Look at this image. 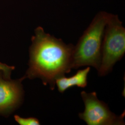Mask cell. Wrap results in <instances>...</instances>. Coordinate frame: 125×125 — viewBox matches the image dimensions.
Returning <instances> with one entry per match:
<instances>
[{"label":"cell","instance_id":"obj_8","mask_svg":"<svg viewBox=\"0 0 125 125\" xmlns=\"http://www.w3.org/2000/svg\"><path fill=\"white\" fill-rule=\"evenodd\" d=\"M14 68L15 67L14 66H10L5 63L0 62V71L3 72V76L6 79H11V73Z\"/></svg>","mask_w":125,"mask_h":125},{"label":"cell","instance_id":"obj_1","mask_svg":"<svg viewBox=\"0 0 125 125\" xmlns=\"http://www.w3.org/2000/svg\"><path fill=\"white\" fill-rule=\"evenodd\" d=\"M34 33L29 48V68L24 76L30 79L40 78L53 90L56 81L72 69L74 45L46 33L42 27H37Z\"/></svg>","mask_w":125,"mask_h":125},{"label":"cell","instance_id":"obj_2","mask_svg":"<svg viewBox=\"0 0 125 125\" xmlns=\"http://www.w3.org/2000/svg\"><path fill=\"white\" fill-rule=\"evenodd\" d=\"M108 13L99 12L84 31L73 52L72 69L82 66H92L97 71L102 58L103 37Z\"/></svg>","mask_w":125,"mask_h":125},{"label":"cell","instance_id":"obj_6","mask_svg":"<svg viewBox=\"0 0 125 125\" xmlns=\"http://www.w3.org/2000/svg\"><path fill=\"white\" fill-rule=\"evenodd\" d=\"M90 68L88 66L84 69L78 71L76 74L70 77L65 76H62L56 81L58 91L63 93L66 90L73 87L85 88L88 84V76Z\"/></svg>","mask_w":125,"mask_h":125},{"label":"cell","instance_id":"obj_3","mask_svg":"<svg viewBox=\"0 0 125 125\" xmlns=\"http://www.w3.org/2000/svg\"><path fill=\"white\" fill-rule=\"evenodd\" d=\"M125 53V28L117 15L108 13L102 45V58L99 69L100 76L111 72L116 62Z\"/></svg>","mask_w":125,"mask_h":125},{"label":"cell","instance_id":"obj_4","mask_svg":"<svg viewBox=\"0 0 125 125\" xmlns=\"http://www.w3.org/2000/svg\"><path fill=\"white\" fill-rule=\"evenodd\" d=\"M85 109L78 114L79 117L88 125H125V111L118 115L111 112L108 105L97 98L96 93H81Z\"/></svg>","mask_w":125,"mask_h":125},{"label":"cell","instance_id":"obj_7","mask_svg":"<svg viewBox=\"0 0 125 125\" xmlns=\"http://www.w3.org/2000/svg\"><path fill=\"white\" fill-rule=\"evenodd\" d=\"M15 121L20 125H40V122L39 120L35 118H22L17 115L14 116Z\"/></svg>","mask_w":125,"mask_h":125},{"label":"cell","instance_id":"obj_5","mask_svg":"<svg viewBox=\"0 0 125 125\" xmlns=\"http://www.w3.org/2000/svg\"><path fill=\"white\" fill-rule=\"evenodd\" d=\"M25 76L16 80L6 79L0 71V115L8 116L22 104L24 98L22 81Z\"/></svg>","mask_w":125,"mask_h":125}]
</instances>
